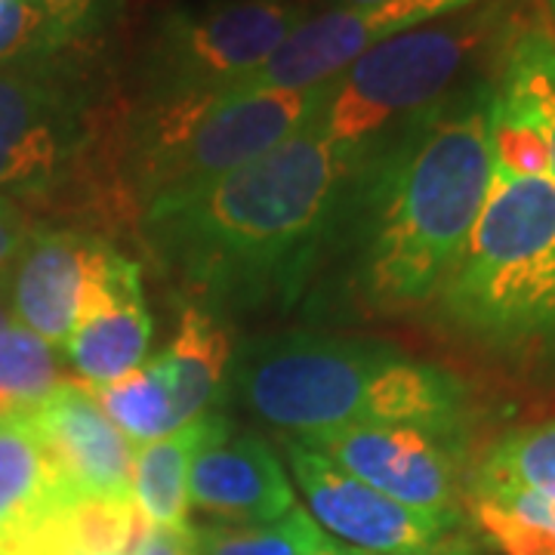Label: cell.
<instances>
[{
    "label": "cell",
    "instance_id": "f546056e",
    "mask_svg": "<svg viewBox=\"0 0 555 555\" xmlns=\"http://www.w3.org/2000/svg\"><path fill=\"white\" fill-rule=\"evenodd\" d=\"M318 555H349V546H343V543H337V540H327V546H324Z\"/></svg>",
    "mask_w": 555,
    "mask_h": 555
},
{
    "label": "cell",
    "instance_id": "d6986e66",
    "mask_svg": "<svg viewBox=\"0 0 555 555\" xmlns=\"http://www.w3.org/2000/svg\"><path fill=\"white\" fill-rule=\"evenodd\" d=\"M531 491L555 500V420L518 426L485 451L466 481V496Z\"/></svg>",
    "mask_w": 555,
    "mask_h": 555
},
{
    "label": "cell",
    "instance_id": "8992f818",
    "mask_svg": "<svg viewBox=\"0 0 555 555\" xmlns=\"http://www.w3.org/2000/svg\"><path fill=\"white\" fill-rule=\"evenodd\" d=\"M513 35L503 3H478L379 40L327 80L315 124L358 170L404 124L448 100L456 80Z\"/></svg>",
    "mask_w": 555,
    "mask_h": 555
},
{
    "label": "cell",
    "instance_id": "ba28073f",
    "mask_svg": "<svg viewBox=\"0 0 555 555\" xmlns=\"http://www.w3.org/2000/svg\"><path fill=\"white\" fill-rule=\"evenodd\" d=\"M312 16L309 0H219L173 10L145 47V93L164 100L241 87Z\"/></svg>",
    "mask_w": 555,
    "mask_h": 555
},
{
    "label": "cell",
    "instance_id": "7c38bea8",
    "mask_svg": "<svg viewBox=\"0 0 555 555\" xmlns=\"http://www.w3.org/2000/svg\"><path fill=\"white\" fill-rule=\"evenodd\" d=\"M115 247L87 229L35 225L10 272V315L62 349L100 287Z\"/></svg>",
    "mask_w": 555,
    "mask_h": 555
},
{
    "label": "cell",
    "instance_id": "603a6c76",
    "mask_svg": "<svg viewBox=\"0 0 555 555\" xmlns=\"http://www.w3.org/2000/svg\"><path fill=\"white\" fill-rule=\"evenodd\" d=\"M60 383L56 349L10 321L0 334V414H31Z\"/></svg>",
    "mask_w": 555,
    "mask_h": 555
},
{
    "label": "cell",
    "instance_id": "cb8c5ba5",
    "mask_svg": "<svg viewBox=\"0 0 555 555\" xmlns=\"http://www.w3.org/2000/svg\"><path fill=\"white\" fill-rule=\"evenodd\" d=\"M491 167L503 177L553 179L550 145L537 112L500 83L491 96Z\"/></svg>",
    "mask_w": 555,
    "mask_h": 555
},
{
    "label": "cell",
    "instance_id": "4316f807",
    "mask_svg": "<svg viewBox=\"0 0 555 555\" xmlns=\"http://www.w3.org/2000/svg\"><path fill=\"white\" fill-rule=\"evenodd\" d=\"M31 229L35 225H28V217L16 201L0 198V287L7 284V278L13 272Z\"/></svg>",
    "mask_w": 555,
    "mask_h": 555
},
{
    "label": "cell",
    "instance_id": "52a82bcc",
    "mask_svg": "<svg viewBox=\"0 0 555 555\" xmlns=\"http://www.w3.org/2000/svg\"><path fill=\"white\" fill-rule=\"evenodd\" d=\"M96 124L78 80L50 60L0 68V198L78 210Z\"/></svg>",
    "mask_w": 555,
    "mask_h": 555
},
{
    "label": "cell",
    "instance_id": "3957f363",
    "mask_svg": "<svg viewBox=\"0 0 555 555\" xmlns=\"http://www.w3.org/2000/svg\"><path fill=\"white\" fill-rule=\"evenodd\" d=\"M232 364L244 404L291 436L414 426L460 438L466 411L460 379L386 343L309 331L269 334L244 343Z\"/></svg>",
    "mask_w": 555,
    "mask_h": 555
},
{
    "label": "cell",
    "instance_id": "4dcf8cb0",
    "mask_svg": "<svg viewBox=\"0 0 555 555\" xmlns=\"http://www.w3.org/2000/svg\"><path fill=\"white\" fill-rule=\"evenodd\" d=\"M339 7H371V3H383V0H337Z\"/></svg>",
    "mask_w": 555,
    "mask_h": 555
},
{
    "label": "cell",
    "instance_id": "5b68a950",
    "mask_svg": "<svg viewBox=\"0 0 555 555\" xmlns=\"http://www.w3.org/2000/svg\"><path fill=\"white\" fill-rule=\"evenodd\" d=\"M448 324L513 346L555 331V182L503 177L436 294Z\"/></svg>",
    "mask_w": 555,
    "mask_h": 555
},
{
    "label": "cell",
    "instance_id": "484cf974",
    "mask_svg": "<svg viewBox=\"0 0 555 555\" xmlns=\"http://www.w3.org/2000/svg\"><path fill=\"white\" fill-rule=\"evenodd\" d=\"M60 47L93 40L112 28L124 0H38Z\"/></svg>",
    "mask_w": 555,
    "mask_h": 555
},
{
    "label": "cell",
    "instance_id": "6da1fadb",
    "mask_svg": "<svg viewBox=\"0 0 555 555\" xmlns=\"http://www.w3.org/2000/svg\"><path fill=\"white\" fill-rule=\"evenodd\" d=\"M352 177V160L312 118L238 170L152 204L139 225L204 309L291 306Z\"/></svg>",
    "mask_w": 555,
    "mask_h": 555
},
{
    "label": "cell",
    "instance_id": "ffe728a7",
    "mask_svg": "<svg viewBox=\"0 0 555 555\" xmlns=\"http://www.w3.org/2000/svg\"><path fill=\"white\" fill-rule=\"evenodd\" d=\"M87 389L96 398L102 414L115 423L120 436L130 444L137 441V448L179 429L173 389L158 356L139 364L127 377L105 383V386H87Z\"/></svg>",
    "mask_w": 555,
    "mask_h": 555
},
{
    "label": "cell",
    "instance_id": "7402d4cb",
    "mask_svg": "<svg viewBox=\"0 0 555 555\" xmlns=\"http://www.w3.org/2000/svg\"><path fill=\"white\" fill-rule=\"evenodd\" d=\"M500 87L525 100L540 118L550 145V164H553L555 182V35L543 25L518 28L503 47V68H500Z\"/></svg>",
    "mask_w": 555,
    "mask_h": 555
},
{
    "label": "cell",
    "instance_id": "5bb4252c",
    "mask_svg": "<svg viewBox=\"0 0 555 555\" xmlns=\"http://www.w3.org/2000/svg\"><path fill=\"white\" fill-rule=\"evenodd\" d=\"M189 503L229 525H266L297 506L275 451L254 433L201 448L189 469Z\"/></svg>",
    "mask_w": 555,
    "mask_h": 555
},
{
    "label": "cell",
    "instance_id": "4fadbf2b",
    "mask_svg": "<svg viewBox=\"0 0 555 555\" xmlns=\"http://www.w3.org/2000/svg\"><path fill=\"white\" fill-rule=\"evenodd\" d=\"M28 416L72 500L133 503L137 448L102 414L87 386L62 379Z\"/></svg>",
    "mask_w": 555,
    "mask_h": 555
},
{
    "label": "cell",
    "instance_id": "d4e9b609",
    "mask_svg": "<svg viewBox=\"0 0 555 555\" xmlns=\"http://www.w3.org/2000/svg\"><path fill=\"white\" fill-rule=\"evenodd\" d=\"M60 50L38 0H0V68L53 60Z\"/></svg>",
    "mask_w": 555,
    "mask_h": 555
},
{
    "label": "cell",
    "instance_id": "f1b7e54d",
    "mask_svg": "<svg viewBox=\"0 0 555 555\" xmlns=\"http://www.w3.org/2000/svg\"><path fill=\"white\" fill-rule=\"evenodd\" d=\"M349 555H371V553H358V550H349ZM404 555H481L466 540V537H456L451 534L448 540H441V543H436V546H429V550H420V553H404Z\"/></svg>",
    "mask_w": 555,
    "mask_h": 555
},
{
    "label": "cell",
    "instance_id": "ac0fdd59",
    "mask_svg": "<svg viewBox=\"0 0 555 555\" xmlns=\"http://www.w3.org/2000/svg\"><path fill=\"white\" fill-rule=\"evenodd\" d=\"M72 503L28 414H0V543Z\"/></svg>",
    "mask_w": 555,
    "mask_h": 555
},
{
    "label": "cell",
    "instance_id": "d6a6232c",
    "mask_svg": "<svg viewBox=\"0 0 555 555\" xmlns=\"http://www.w3.org/2000/svg\"><path fill=\"white\" fill-rule=\"evenodd\" d=\"M543 7L550 10V16H553V22H555V0H543Z\"/></svg>",
    "mask_w": 555,
    "mask_h": 555
},
{
    "label": "cell",
    "instance_id": "277c9868",
    "mask_svg": "<svg viewBox=\"0 0 555 555\" xmlns=\"http://www.w3.org/2000/svg\"><path fill=\"white\" fill-rule=\"evenodd\" d=\"M327 80L306 90H214L145 100L120 120L118 179L133 217L238 170L315 118Z\"/></svg>",
    "mask_w": 555,
    "mask_h": 555
},
{
    "label": "cell",
    "instance_id": "44dd1931",
    "mask_svg": "<svg viewBox=\"0 0 555 555\" xmlns=\"http://www.w3.org/2000/svg\"><path fill=\"white\" fill-rule=\"evenodd\" d=\"M192 537L198 555H318L331 540L302 506L266 525H192Z\"/></svg>",
    "mask_w": 555,
    "mask_h": 555
},
{
    "label": "cell",
    "instance_id": "7a4b0ae2",
    "mask_svg": "<svg viewBox=\"0 0 555 555\" xmlns=\"http://www.w3.org/2000/svg\"><path fill=\"white\" fill-rule=\"evenodd\" d=\"M491 83L404 124L356 170V284L374 312L436 299L491 189Z\"/></svg>",
    "mask_w": 555,
    "mask_h": 555
},
{
    "label": "cell",
    "instance_id": "9c48e42d",
    "mask_svg": "<svg viewBox=\"0 0 555 555\" xmlns=\"http://www.w3.org/2000/svg\"><path fill=\"white\" fill-rule=\"evenodd\" d=\"M287 460L297 476L309 516L327 528L343 546L371 555H404L429 550L456 534L460 513H429L404 506L358 481L334 460L318 454L299 438H287Z\"/></svg>",
    "mask_w": 555,
    "mask_h": 555
},
{
    "label": "cell",
    "instance_id": "e0dca14e",
    "mask_svg": "<svg viewBox=\"0 0 555 555\" xmlns=\"http://www.w3.org/2000/svg\"><path fill=\"white\" fill-rule=\"evenodd\" d=\"M158 358L173 389L179 426H185L210 414L222 396V383L235 361L232 331L219 321L217 312L189 302L179 315L170 346Z\"/></svg>",
    "mask_w": 555,
    "mask_h": 555
},
{
    "label": "cell",
    "instance_id": "83f0119b",
    "mask_svg": "<svg viewBox=\"0 0 555 555\" xmlns=\"http://www.w3.org/2000/svg\"><path fill=\"white\" fill-rule=\"evenodd\" d=\"M137 555H198L192 525L185 531H164V528H149L145 540L139 543Z\"/></svg>",
    "mask_w": 555,
    "mask_h": 555
},
{
    "label": "cell",
    "instance_id": "9a60e30c",
    "mask_svg": "<svg viewBox=\"0 0 555 555\" xmlns=\"http://www.w3.org/2000/svg\"><path fill=\"white\" fill-rule=\"evenodd\" d=\"M62 349L87 386L115 383L145 364L152 349V312L142 294L139 262L115 254Z\"/></svg>",
    "mask_w": 555,
    "mask_h": 555
},
{
    "label": "cell",
    "instance_id": "30bf717a",
    "mask_svg": "<svg viewBox=\"0 0 555 555\" xmlns=\"http://www.w3.org/2000/svg\"><path fill=\"white\" fill-rule=\"evenodd\" d=\"M294 438L404 506L460 513L463 463L456 438L414 426H339Z\"/></svg>",
    "mask_w": 555,
    "mask_h": 555
},
{
    "label": "cell",
    "instance_id": "1f68e13d",
    "mask_svg": "<svg viewBox=\"0 0 555 555\" xmlns=\"http://www.w3.org/2000/svg\"><path fill=\"white\" fill-rule=\"evenodd\" d=\"M10 321H13V315H10V309H7V306L0 302V334H3V327H7Z\"/></svg>",
    "mask_w": 555,
    "mask_h": 555
},
{
    "label": "cell",
    "instance_id": "8fae6325",
    "mask_svg": "<svg viewBox=\"0 0 555 555\" xmlns=\"http://www.w3.org/2000/svg\"><path fill=\"white\" fill-rule=\"evenodd\" d=\"M485 0H383L334 7L299 25L272 60L235 90H306L334 80L379 40L473 10Z\"/></svg>",
    "mask_w": 555,
    "mask_h": 555
},
{
    "label": "cell",
    "instance_id": "2e32d148",
    "mask_svg": "<svg viewBox=\"0 0 555 555\" xmlns=\"http://www.w3.org/2000/svg\"><path fill=\"white\" fill-rule=\"evenodd\" d=\"M232 423L219 414H204L177 433L139 444L133 451V503L152 528L185 531L189 521V469L207 441L229 436Z\"/></svg>",
    "mask_w": 555,
    "mask_h": 555
}]
</instances>
